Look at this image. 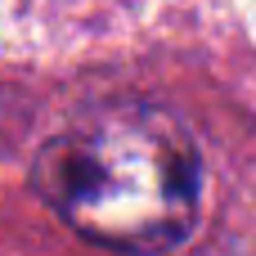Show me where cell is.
I'll list each match as a JSON object with an SVG mask.
<instances>
[{
  "instance_id": "1",
  "label": "cell",
  "mask_w": 256,
  "mask_h": 256,
  "mask_svg": "<svg viewBox=\"0 0 256 256\" xmlns=\"http://www.w3.org/2000/svg\"><path fill=\"white\" fill-rule=\"evenodd\" d=\"M32 184L86 243L158 256L184 243L198 216L202 162L194 135L171 112L108 104L40 144Z\"/></svg>"
}]
</instances>
